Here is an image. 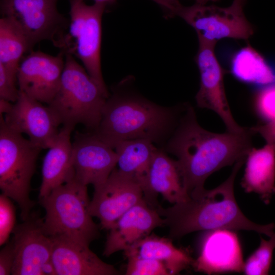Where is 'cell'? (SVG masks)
I'll use <instances>...</instances> for the list:
<instances>
[{"instance_id": "obj_1", "label": "cell", "mask_w": 275, "mask_h": 275, "mask_svg": "<svg viewBox=\"0 0 275 275\" xmlns=\"http://www.w3.org/2000/svg\"><path fill=\"white\" fill-rule=\"evenodd\" d=\"M252 128L241 133L210 132L198 124L187 106L167 142L164 151L175 155L187 196L204 189L207 178L221 168L246 157L252 147Z\"/></svg>"}, {"instance_id": "obj_2", "label": "cell", "mask_w": 275, "mask_h": 275, "mask_svg": "<svg viewBox=\"0 0 275 275\" xmlns=\"http://www.w3.org/2000/svg\"><path fill=\"white\" fill-rule=\"evenodd\" d=\"M237 161L229 177L217 187L191 194L183 201L156 209L169 229V237L177 239L196 231L226 229L253 231L270 237L274 223L260 225L248 219L239 207L234 196L236 175L245 161Z\"/></svg>"}, {"instance_id": "obj_3", "label": "cell", "mask_w": 275, "mask_h": 275, "mask_svg": "<svg viewBox=\"0 0 275 275\" xmlns=\"http://www.w3.org/2000/svg\"><path fill=\"white\" fill-rule=\"evenodd\" d=\"M176 113L173 108L139 96L115 93L106 99L99 124L93 133L114 149L130 140L159 143L170 136L176 127Z\"/></svg>"}, {"instance_id": "obj_4", "label": "cell", "mask_w": 275, "mask_h": 275, "mask_svg": "<svg viewBox=\"0 0 275 275\" xmlns=\"http://www.w3.org/2000/svg\"><path fill=\"white\" fill-rule=\"evenodd\" d=\"M45 214L42 228L51 238H62L89 246L99 236V226L89 212L87 186L75 177L39 200Z\"/></svg>"}, {"instance_id": "obj_5", "label": "cell", "mask_w": 275, "mask_h": 275, "mask_svg": "<svg viewBox=\"0 0 275 275\" xmlns=\"http://www.w3.org/2000/svg\"><path fill=\"white\" fill-rule=\"evenodd\" d=\"M109 96L73 55L66 53L59 88L47 105L57 114L63 126L75 128L81 124L94 131Z\"/></svg>"}, {"instance_id": "obj_6", "label": "cell", "mask_w": 275, "mask_h": 275, "mask_svg": "<svg viewBox=\"0 0 275 275\" xmlns=\"http://www.w3.org/2000/svg\"><path fill=\"white\" fill-rule=\"evenodd\" d=\"M41 150L9 127L0 115V188L18 205L22 221L35 205L30 198L31 183Z\"/></svg>"}, {"instance_id": "obj_7", "label": "cell", "mask_w": 275, "mask_h": 275, "mask_svg": "<svg viewBox=\"0 0 275 275\" xmlns=\"http://www.w3.org/2000/svg\"><path fill=\"white\" fill-rule=\"evenodd\" d=\"M69 31L63 34L54 45L64 54L76 56L90 76L109 94L101 66L102 18L106 7L94 3L87 5L84 0H70Z\"/></svg>"}, {"instance_id": "obj_8", "label": "cell", "mask_w": 275, "mask_h": 275, "mask_svg": "<svg viewBox=\"0 0 275 275\" xmlns=\"http://www.w3.org/2000/svg\"><path fill=\"white\" fill-rule=\"evenodd\" d=\"M171 15L180 17L193 27L199 41L212 44L225 38L248 39L254 33L243 7L233 3L228 7L197 3L184 6L179 3Z\"/></svg>"}, {"instance_id": "obj_9", "label": "cell", "mask_w": 275, "mask_h": 275, "mask_svg": "<svg viewBox=\"0 0 275 275\" xmlns=\"http://www.w3.org/2000/svg\"><path fill=\"white\" fill-rule=\"evenodd\" d=\"M58 0H1L3 16L21 28L31 48L44 40L53 43L63 34L67 20L57 8Z\"/></svg>"}, {"instance_id": "obj_10", "label": "cell", "mask_w": 275, "mask_h": 275, "mask_svg": "<svg viewBox=\"0 0 275 275\" xmlns=\"http://www.w3.org/2000/svg\"><path fill=\"white\" fill-rule=\"evenodd\" d=\"M215 45L199 41L195 61L200 75V89L196 96L199 107L215 112L227 131L241 133L246 128L239 126L232 115L224 87V71L214 52Z\"/></svg>"}, {"instance_id": "obj_11", "label": "cell", "mask_w": 275, "mask_h": 275, "mask_svg": "<svg viewBox=\"0 0 275 275\" xmlns=\"http://www.w3.org/2000/svg\"><path fill=\"white\" fill-rule=\"evenodd\" d=\"M42 103L19 91L17 100L4 118L9 127L26 134L42 149H48L57 139L62 123L54 112Z\"/></svg>"}, {"instance_id": "obj_12", "label": "cell", "mask_w": 275, "mask_h": 275, "mask_svg": "<svg viewBox=\"0 0 275 275\" xmlns=\"http://www.w3.org/2000/svg\"><path fill=\"white\" fill-rule=\"evenodd\" d=\"M144 200L141 185L115 168L105 182L94 189L89 212L99 219L102 229L108 230L125 212Z\"/></svg>"}, {"instance_id": "obj_13", "label": "cell", "mask_w": 275, "mask_h": 275, "mask_svg": "<svg viewBox=\"0 0 275 275\" xmlns=\"http://www.w3.org/2000/svg\"><path fill=\"white\" fill-rule=\"evenodd\" d=\"M64 56L62 51L56 56L31 51L22 59L18 69L19 90L42 103H50L59 88Z\"/></svg>"}, {"instance_id": "obj_14", "label": "cell", "mask_w": 275, "mask_h": 275, "mask_svg": "<svg viewBox=\"0 0 275 275\" xmlns=\"http://www.w3.org/2000/svg\"><path fill=\"white\" fill-rule=\"evenodd\" d=\"M114 150L93 133L77 131L72 142L75 178L85 185H93L94 189L101 186L117 164Z\"/></svg>"}, {"instance_id": "obj_15", "label": "cell", "mask_w": 275, "mask_h": 275, "mask_svg": "<svg viewBox=\"0 0 275 275\" xmlns=\"http://www.w3.org/2000/svg\"><path fill=\"white\" fill-rule=\"evenodd\" d=\"M43 219L31 213L13 230L15 260L13 275H42L43 266L51 260L52 240L42 228Z\"/></svg>"}, {"instance_id": "obj_16", "label": "cell", "mask_w": 275, "mask_h": 275, "mask_svg": "<svg viewBox=\"0 0 275 275\" xmlns=\"http://www.w3.org/2000/svg\"><path fill=\"white\" fill-rule=\"evenodd\" d=\"M244 262L237 234L232 230L208 231L203 237L193 266L208 274L243 271Z\"/></svg>"}, {"instance_id": "obj_17", "label": "cell", "mask_w": 275, "mask_h": 275, "mask_svg": "<svg viewBox=\"0 0 275 275\" xmlns=\"http://www.w3.org/2000/svg\"><path fill=\"white\" fill-rule=\"evenodd\" d=\"M163 226L164 219L156 209L144 200L125 212L108 230L103 255L109 257L118 251H125Z\"/></svg>"}, {"instance_id": "obj_18", "label": "cell", "mask_w": 275, "mask_h": 275, "mask_svg": "<svg viewBox=\"0 0 275 275\" xmlns=\"http://www.w3.org/2000/svg\"><path fill=\"white\" fill-rule=\"evenodd\" d=\"M51 260L58 275H118L113 265L103 261L89 246L62 238H51Z\"/></svg>"}, {"instance_id": "obj_19", "label": "cell", "mask_w": 275, "mask_h": 275, "mask_svg": "<svg viewBox=\"0 0 275 275\" xmlns=\"http://www.w3.org/2000/svg\"><path fill=\"white\" fill-rule=\"evenodd\" d=\"M148 191L144 198L151 207L158 206V195L172 204L185 200L182 178L176 160L171 158L164 151L157 148L152 157L147 178Z\"/></svg>"}, {"instance_id": "obj_20", "label": "cell", "mask_w": 275, "mask_h": 275, "mask_svg": "<svg viewBox=\"0 0 275 275\" xmlns=\"http://www.w3.org/2000/svg\"><path fill=\"white\" fill-rule=\"evenodd\" d=\"M74 129L63 126L54 143L48 149L42 162L39 200L74 177L71 134Z\"/></svg>"}, {"instance_id": "obj_21", "label": "cell", "mask_w": 275, "mask_h": 275, "mask_svg": "<svg viewBox=\"0 0 275 275\" xmlns=\"http://www.w3.org/2000/svg\"><path fill=\"white\" fill-rule=\"evenodd\" d=\"M241 186L246 193H254L268 204L275 194V148L266 143L259 149L252 148L245 158Z\"/></svg>"}, {"instance_id": "obj_22", "label": "cell", "mask_w": 275, "mask_h": 275, "mask_svg": "<svg viewBox=\"0 0 275 275\" xmlns=\"http://www.w3.org/2000/svg\"><path fill=\"white\" fill-rule=\"evenodd\" d=\"M125 255H133L156 260L164 263L170 275L179 274L194 260L186 250L176 247L172 239L149 234L124 251Z\"/></svg>"}, {"instance_id": "obj_23", "label": "cell", "mask_w": 275, "mask_h": 275, "mask_svg": "<svg viewBox=\"0 0 275 275\" xmlns=\"http://www.w3.org/2000/svg\"><path fill=\"white\" fill-rule=\"evenodd\" d=\"M114 149L118 156V169L141 185L144 198L148 191L149 171L157 148L150 140L139 139L123 141Z\"/></svg>"}, {"instance_id": "obj_24", "label": "cell", "mask_w": 275, "mask_h": 275, "mask_svg": "<svg viewBox=\"0 0 275 275\" xmlns=\"http://www.w3.org/2000/svg\"><path fill=\"white\" fill-rule=\"evenodd\" d=\"M232 75L237 80L260 88L275 83V71L264 58L250 45L237 50L230 63Z\"/></svg>"}, {"instance_id": "obj_25", "label": "cell", "mask_w": 275, "mask_h": 275, "mask_svg": "<svg viewBox=\"0 0 275 275\" xmlns=\"http://www.w3.org/2000/svg\"><path fill=\"white\" fill-rule=\"evenodd\" d=\"M31 49L18 24L10 17L3 16L0 19V64L17 76L23 56Z\"/></svg>"}, {"instance_id": "obj_26", "label": "cell", "mask_w": 275, "mask_h": 275, "mask_svg": "<svg viewBox=\"0 0 275 275\" xmlns=\"http://www.w3.org/2000/svg\"><path fill=\"white\" fill-rule=\"evenodd\" d=\"M275 250V232L268 240L261 238L258 248L248 258L243 272L246 275H266L271 268Z\"/></svg>"}, {"instance_id": "obj_27", "label": "cell", "mask_w": 275, "mask_h": 275, "mask_svg": "<svg viewBox=\"0 0 275 275\" xmlns=\"http://www.w3.org/2000/svg\"><path fill=\"white\" fill-rule=\"evenodd\" d=\"M253 103L257 115L266 124L275 125V83L260 88L254 95Z\"/></svg>"}, {"instance_id": "obj_28", "label": "cell", "mask_w": 275, "mask_h": 275, "mask_svg": "<svg viewBox=\"0 0 275 275\" xmlns=\"http://www.w3.org/2000/svg\"><path fill=\"white\" fill-rule=\"evenodd\" d=\"M126 275H170L163 263L137 255H126Z\"/></svg>"}, {"instance_id": "obj_29", "label": "cell", "mask_w": 275, "mask_h": 275, "mask_svg": "<svg viewBox=\"0 0 275 275\" xmlns=\"http://www.w3.org/2000/svg\"><path fill=\"white\" fill-rule=\"evenodd\" d=\"M11 199L2 194L0 196V245L7 243L15 228L16 215Z\"/></svg>"}, {"instance_id": "obj_30", "label": "cell", "mask_w": 275, "mask_h": 275, "mask_svg": "<svg viewBox=\"0 0 275 275\" xmlns=\"http://www.w3.org/2000/svg\"><path fill=\"white\" fill-rule=\"evenodd\" d=\"M17 85V76L0 64V98L12 103L15 102L19 94Z\"/></svg>"}, {"instance_id": "obj_31", "label": "cell", "mask_w": 275, "mask_h": 275, "mask_svg": "<svg viewBox=\"0 0 275 275\" xmlns=\"http://www.w3.org/2000/svg\"><path fill=\"white\" fill-rule=\"evenodd\" d=\"M15 260V252L12 241L7 242L0 251V275L12 274Z\"/></svg>"}, {"instance_id": "obj_32", "label": "cell", "mask_w": 275, "mask_h": 275, "mask_svg": "<svg viewBox=\"0 0 275 275\" xmlns=\"http://www.w3.org/2000/svg\"><path fill=\"white\" fill-rule=\"evenodd\" d=\"M252 128L255 133H259L265 139L266 143L275 148V125L265 123Z\"/></svg>"}, {"instance_id": "obj_33", "label": "cell", "mask_w": 275, "mask_h": 275, "mask_svg": "<svg viewBox=\"0 0 275 275\" xmlns=\"http://www.w3.org/2000/svg\"><path fill=\"white\" fill-rule=\"evenodd\" d=\"M159 5L164 8L169 12L170 14L174 7L179 4V0H158Z\"/></svg>"}, {"instance_id": "obj_34", "label": "cell", "mask_w": 275, "mask_h": 275, "mask_svg": "<svg viewBox=\"0 0 275 275\" xmlns=\"http://www.w3.org/2000/svg\"><path fill=\"white\" fill-rule=\"evenodd\" d=\"M13 103L0 98V115L5 114L10 109Z\"/></svg>"}, {"instance_id": "obj_35", "label": "cell", "mask_w": 275, "mask_h": 275, "mask_svg": "<svg viewBox=\"0 0 275 275\" xmlns=\"http://www.w3.org/2000/svg\"><path fill=\"white\" fill-rule=\"evenodd\" d=\"M94 1V3H101L107 6V5L112 4L114 3H115L117 0H93ZM153 2L156 3L159 5V2L158 0H152Z\"/></svg>"}, {"instance_id": "obj_36", "label": "cell", "mask_w": 275, "mask_h": 275, "mask_svg": "<svg viewBox=\"0 0 275 275\" xmlns=\"http://www.w3.org/2000/svg\"><path fill=\"white\" fill-rule=\"evenodd\" d=\"M246 0H233V3L243 7Z\"/></svg>"}, {"instance_id": "obj_37", "label": "cell", "mask_w": 275, "mask_h": 275, "mask_svg": "<svg viewBox=\"0 0 275 275\" xmlns=\"http://www.w3.org/2000/svg\"><path fill=\"white\" fill-rule=\"evenodd\" d=\"M218 0H196L197 3L206 4L209 1L216 2Z\"/></svg>"}]
</instances>
